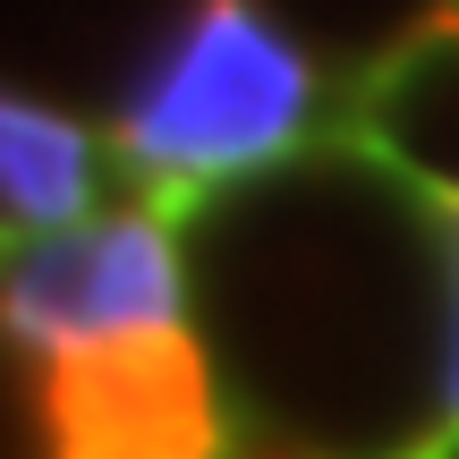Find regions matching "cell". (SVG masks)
Masks as SVG:
<instances>
[{
  "label": "cell",
  "mask_w": 459,
  "mask_h": 459,
  "mask_svg": "<svg viewBox=\"0 0 459 459\" xmlns=\"http://www.w3.org/2000/svg\"><path fill=\"white\" fill-rule=\"evenodd\" d=\"M307 128L315 60L255 0H196L111 111V145L162 221H187L213 187L290 162Z\"/></svg>",
  "instance_id": "6da1fadb"
},
{
  "label": "cell",
  "mask_w": 459,
  "mask_h": 459,
  "mask_svg": "<svg viewBox=\"0 0 459 459\" xmlns=\"http://www.w3.org/2000/svg\"><path fill=\"white\" fill-rule=\"evenodd\" d=\"M341 136L383 162L417 204H459V9H434L358 68Z\"/></svg>",
  "instance_id": "277c9868"
},
{
  "label": "cell",
  "mask_w": 459,
  "mask_h": 459,
  "mask_svg": "<svg viewBox=\"0 0 459 459\" xmlns=\"http://www.w3.org/2000/svg\"><path fill=\"white\" fill-rule=\"evenodd\" d=\"M451 238V341H443V375H434V443L459 451V204H434Z\"/></svg>",
  "instance_id": "8992f818"
},
{
  "label": "cell",
  "mask_w": 459,
  "mask_h": 459,
  "mask_svg": "<svg viewBox=\"0 0 459 459\" xmlns=\"http://www.w3.org/2000/svg\"><path fill=\"white\" fill-rule=\"evenodd\" d=\"M43 451L51 459H221L213 366L187 341V324L43 358Z\"/></svg>",
  "instance_id": "3957f363"
},
{
  "label": "cell",
  "mask_w": 459,
  "mask_h": 459,
  "mask_svg": "<svg viewBox=\"0 0 459 459\" xmlns=\"http://www.w3.org/2000/svg\"><path fill=\"white\" fill-rule=\"evenodd\" d=\"M443 9H459V0H443Z\"/></svg>",
  "instance_id": "52a82bcc"
},
{
  "label": "cell",
  "mask_w": 459,
  "mask_h": 459,
  "mask_svg": "<svg viewBox=\"0 0 459 459\" xmlns=\"http://www.w3.org/2000/svg\"><path fill=\"white\" fill-rule=\"evenodd\" d=\"M179 221H162L145 196L119 213H85L68 230L9 238V341L17 358L128 341V332H179L187 324V264Z\"/></svg>",
  "instance_id": "7a4b0ae2"
},
{
  "label": "cell",
  "mask_w": 459,
  "mask_h": 459,
  "mask_svg": "<svg viewBox=\"0 0 459 459\" xmlns=\"http://www.w3.org/2000/svg\"><path fill=\"white\" fill-rule=\"evenodd\" d=\"M0 204H9V238L34 230H68L94 213V136L43 94L0 102Z\"/></svg>",
  "instance_id": "5b68a950"
}]
</instances>
